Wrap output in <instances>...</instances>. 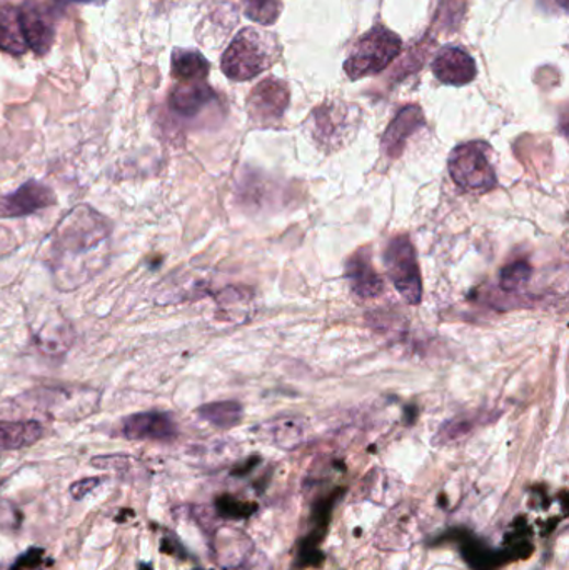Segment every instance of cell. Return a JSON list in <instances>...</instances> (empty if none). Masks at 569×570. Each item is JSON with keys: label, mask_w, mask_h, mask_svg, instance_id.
<instances>
[{"label": "cell", "mask_w": 569, "mask_h": 570, "mask_svg": "<svg viewBox=\"0 0 569 570\" xmlns=\"http://www.w3.org/2000/svg\"><path fill=\"white\" fill-rule=\"evenodd\" d=\"M213 99V89L206 84V80H193V82H181L172 91L169 102H171L172 111L184 117H193V115L200 114Z\"/></svg>", "instance_id": "14"}, {"label": "cell", "mask_w": 569, "mask_h": 570, "mask_svg": "<svg viewBox=\"0 0 569 570\" xmlns=\"http://www.w3.org/2000/svg\"><path fill=\"white\" fill-rule=\"evenodd\" d=\"M27 49L22 31L21 8L0 2V50L12 56H22Z\"/></svg>", "instance_id": "16"}, {"label": "cell", "mask_w": 569, "mask_h": 570, "mask_svg": "<svg viewBox=\"0 0 569 570\" xmlns=\"http://www.w3.org/2000/svg\"><path fill=\"white\" fill-rule=\"evenodd\" d=\"M43 435L44 425L39 421H0V453L31 447Z\"/></svg>", "instance_id": "15"}, {"label": "cell", "mask_w": 569, "mask_h": 570, "mask_svg": "<svg viewBox=\"0 0 569 570\" xmlns=\"http://www.w3.org/2000/svg\"><path fill=\"white\" fill-rule=\"evenodd\" d=\"M423 111L418 105H408L401 109L395 121L389 124L388 130L383 136V152L391 159H398L405 152L409 137L423 127Z\"/></svg>", "instance_id": "12"}, {"label": "cell", "mask_w": 569, "mask_h": 570, "mask_svg": "<svg viewBox=\"0 0 569 570\" xmlns=\"http://www.w3.org/2000/svg\"><path fill=\"white\" fill-rule=\"evenodd\" d=\"M433 72L443 84L465 86L475 79L478 70L475 59L465 49L446 47L434 59Z\"/></svg>", "instance_id": "10"}, {"label": "cell", "mask_w": 569, "mask_h": 570, "mask_svg": "<svg viewBox=\"0 0 569 570\" xmlns=\"http://www.w3.org/2000/svg\"><path fill=\"white\" fill-rule=\"evenodd\" d=\"M530 278L531 265L526 261L513 262L501 271L500 287L504 293H516V290L523 289Z\"/></svg>", "instance_id": "20"}, {"label": "cell", "mask_w": 569, "mask_h": 570, "mask_svg": "<svg viewBox=\"0 0 569 570\" xmlns=\"http://www.w3.org/2000/svg\"><path fill=\"white\" fill-rule=\"evenodd\" d=\"M197 414L214 428L231 429L241 422L242 407L235 400H224V402L206 403L201 407Z\"/></svg>", "instance_id": "18"}, {"label": "cell", "mask_w": 569, "mask_h": 570, "mask_svg": "<svg viewBox=\"0 0 569 570\" xmlns=\"http://www.w3.org/2000/svg\"><path fill=\"white\" fill-rule=\"evenodd\" d=\"M401 47L399 35L383 25H376L357 38L353 53L344 64V70L354 80L374 76L396 59Z\"/></svg>", "instance_id": "4"}, {"label": "cell", "mask_w": 569, "mask_h": 570, "mask_svg": "<svg viewBox=\"0 0 569 570\" xmlns=\"http://www.w3.org/2000/svg\"><path fill=\"white\" fill-rule=\"evenodd\" d=\"M112 226L91 206L73 207L47 240L44 262L57 289L69 293L104 271L111 255Z\"/></svg>", "instance_id": "1"}, {"label": "cell", "mask_w": 569, "mask_h": 570, "mask_svg": "<svg viewBox=\"0 0 569 570\" xmlns=\"http://www.w3.org/2000/svg\"><path fill=\"white\" fill-rule=\"evenodd\" d=\"M385 265L392 285L402 299L411 306H418L423 299V278L408 236L391 239L386 248Z\"/></svg>", "instance_id": "5"}, {"label": "cell", "mask_w": 569, "mask_h": 570, "mask_svg": "<svg viewBox=\"0 0 569 570\" xmlns=\"http://www.w3.org/2000/svg\"><path fill=\"white\" fill-rule=\"evenodd\" d=\"M289 105V89L281 80L265 79L261 84L255 86L249 98V112L254 121L274 122L283 117Z\"/></svg>", "instance_id": "9"}, {"label": "cell", "mask_w": 569, "mask_h": 570, "mask_svg": "<svg viewBox=\"0 0 569 570\" xmlns=\"http://www.w3.org/2000/svg\"><path fill=\"white\" fill-rule=\"evenodd\" d=\"M172 76L181 82L206 80L209 76V62L196 50H174L172 54Z\"/></svg>", "instance_id": "17"}, {"label": "cell", "mask_w": 569, "mask_h": 570, "mask_svg": "<svg viewBox=\"0 0 569 570\" xmlns=\"http://www.w3.org/2000/svg\"><path fill=\"white\" fill-rule=\"evenodd\" d=\"M76 2H82V4H104L107 0H76Z\"/></svg>", "instance_id": "24"}, {"label": "cell", "mask_w": 569, "mask_h": 570, "mask_svg": "<svg viewBox=\"0 0 569 570\" xmlns=\"http://www.w3.org/2000/svg\"><path fill=\"white\" fill-rule=\"evenodd\" d=\"M280 44L270 32L254 27L242 29L224 53L220 67L226 77L242 82L270 69L280 59Z\"/></svg>", "instance_id": "2"}, {"label": "cell", "mask_w": 569, "mask_h": 570, "mask_svg": "<svg viewBox=\"0 0 569 570\" xmlns=\"http://www.w3.org/2000/svg\"><path fill=\"white\" fill-rule=\"evenodd\" d=\"M21 22L29 49L34 50L37 56L49 53L56 38L53 11L47 5L27 2L21 8Z\"/></svg>", "instance_id": "7"}, {"label": "cell", "mask_w": 569, "mask_h": 570, "mask_svg": "<svg viewBox=\"0 0 569 570\" xmlns=\"http://www.w3.org/2000/svg\"><path fill=\"white\" fill-rule=\"evenodd\" d=\"M178 432L174 419L166 412H139L123 422V435L129 441L171 442Z\"/></svg>", "instance_id": "8"}, {"label": "cell", "mask_w": 569, "mask_h": 570, "mask_svg": "<svg viewBox=\"0 0 569 570\" xmlns=\"http://www.w3.org/2000/svg\"><path fill=\"white\" fill-rule=\"evenodd\" d=\"M246 14L258 24L270 25L280 18V0H244Z\"/></svg>", "instance_id": "21"}, {"label": "cell", "mask_w": 569, "mask_h": 570, "mask_svg": "<svg viewBox=\"0 0 569 570\" xmlns=\"http://www.w3.org/2000/svg\"><path fill=\"white\" fill-rule=\"evenodd\" d=\"M102 477H88V479L78 480V482H73L70 486V495H72L76 501H82V499L88 498L92 491H94L95 487L101 486Z\"/></svg>", "instance_id": "23"}, {"label": "cell", "mask_w": 569, "mask_h": 570, "mask_svg": "<svg viewBox=\"0 0 569 570\" xmlns=\"http://www.w3.org/2000/svg\"><path fill=\"white\" fill-rule=\"evenodd\" d=\"M73 341H76V332L70 322L62 317L46 320L34 334L35 345L46 355L66 354L72 347Z\"/></svg>", "instance_id": "13"}, {"label": "cell", "mask_w": 569, "mask_h": 570, "mask_svg": "<svg viewBox=\"0 0 569 570\" xmlns=\"http://www.w3.org/2000/svg\"><path fill=\"white\" fill-rule=\"evenodd\" d=\"M137 460L130 456H123V454H116V456H99L91 460L92 466L98 469L104 470H123L129 469L136 464Z\"/></svg>", "instance_id": "22"}, {"label": "cell", "mask_w": 569, "mask_h": 570, "mask_svg": "<svg viewBox=\"0 0 569 570\" xmlns=\"http://www.w3.org/2000/svg\"><path fill=\"white\" fill-rule=\"evenodd\" d=\"M56 201L53 189L39 181H29L22 184L18 191L0 198V216L9 217V219L32 216V214L54 206Z\"/></svg>", "instance_id": "6"}, {"label": "cell", "mask_w": 569, "mask_h": 570, "mask_svg": "<svg viewBox=\"0 0 569 570\" xmlns=\"http://www.w3.org/2000/svg\"><path fill=\"white\" fill-rule=\"evenodd\" d=\"M489 152L491 147L481 140L456 147L447 160V169L454 184L473 194H485L497 187V172L489 160Z\"/></svg>", "instance_id": "3"}, {"label": "cell", "mask_w": 569, "mask_h": 570, "mask_svg": "<svg viewBox=\"0 0 569 570\" xmlns=\"http://www.w3.org/2000/svg\"><path fill=\"white\" fill-rule=\"evenodd\" d=\"M346 277L350 281L351 290L360 299H374V297L382 296L385 290V282L374 269L371 252L367 249H361L348 261Z\"/></svg>", "instance_id": "11"}, {"label": "cell", "mask_w": 569, "mask_h": 570, "mask_svg": "<svg viewBox=\"0 0 569 570\" xmlns=\"http://www.w3.org/2000/svg\"><path fill=\"white\" fill-rule=\"evenodd\" d=\"M268 434L273 438L274 444L284 447V449H293L305 437L303 424L296 419H283V421H274L268 429Z\"/></svg>", "instance_id": "19"}]
</instances>
